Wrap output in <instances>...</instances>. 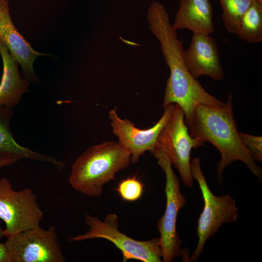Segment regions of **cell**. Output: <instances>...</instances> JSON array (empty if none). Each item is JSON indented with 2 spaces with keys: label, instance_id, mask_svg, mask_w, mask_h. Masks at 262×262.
Instances as JSON below:
<instances>
[{
  "label": "cell",
  "instance_id": "obj_13",
  "mask_svg": "<svg viewBox=\"0 0 262 262\" xmlns=\"http://www.w3.org/2000/svg\"><path fill=\"white\" fill-rule=\"evenodd\" d=\"M213 9L210 0H180L172 28L187 29L193 33H214Z\"/></svg>",
  "mask_w": 262,
  "mask_h": 262
},
{
  "label": "cell",
  "instance_id": "obj_18",
  "mask_svg": "<svg viewBox=\"0 0 262 262\" xmlns=\"http://www.w3.org/2000/svg\"><path fill=\"white\" fill-rule=\"evenodd\" d=\"M144 188V184L136 176H133L121 181L115 188V190L123 200L128 202H134L142 196Z\"/></svg>",
  "mask_w": 262,
  "mask_h": 262
},
{
  "label": "cell",
  "instance_id": "obj_9",
  "mask_svg": "<svg viewBox=\"0 0 262 262\" xmlns=\"http://www.w3.org/2000/svg\"><path fill=\"white\" fill-rule=\"evenodd\" d=\"M11 262H64L55 227L40 226L18 233L4 243Z\"/></svg>",
  "mask_w": 262,
  "mask_h": 262
},
{
  "label": "cell",
  "instance_id": "obj_20",
  "mask_svg": "<svg viewBox=\"0 0 262 262\" xmlns=\"http://www.w3.org/2000/svg\"><path fill=\"white\" fill-rule=\"evenodd\" d=\"M0 262H11L10 257L4 244L0 242Z\"/></svg>",
  "mask_w": 262,
  "mask_h": 262
},
{
  "label": "cell",
  "instance_id": "obj_7",
  "mask_svg": "<svg viewBox=\"0 0 262 262\" xmlns=\"http://www.w3.org/2000/svg\"><path fill=\"white\" fill-rule=\"evenodd\" d=\"M151 154L157 159L158 164L165 175L166 208L157 223V228L160 233L162 261L171 262L175 258L182 256L183 253L176 230V221L178 213L186 203V199L180 191V180L173 171L167 156L161 152Z\"/></svg>",
  "mask_w": 262,
  "mask_h": 262
},
{
  "label": "cell",
  "instance_id": "obj_21",
  "mask_svg": "<svg viewBox=\"0 0 262 262\" xmlns=\"http://www.w3.org/2000/svg\"><path fill=\"white\" fill-rule=\"evenodd\" d=\"M18 161L16 158L0 157V168L12 164Z\"/></svg>",
  "mask_w": 262,
  "mask_h": 262
},
{
  "label": "cell",
  "instance_id": "obj_15",
  "mask_svg": "<svg viewBox=\"0 0 262 262\" xmlns=\"http://www.w3.org/2000/svg\"><path fill=\"white\" fill-rule=\"evenodd\" d=\"M12 108L0 106V157L26 158L47 162L61 168L64 164L54 157L44 155L19 145L14 139L10 129V121L13 116Z\"/></svg>",
  "mask_w": 262,
  "mask_h": 262
},
{
  "label": "cell",
  "instance_id": "obj_22",
  "mask_svg": "<svg viewBox=\"0 0 262 262\" xmlns=\"http://www.w3.org/2000/svg\"><path fill=\"white\" fill-rule=\"evenodd\" d=\"M4 236H5L4 230L2 229L1 228L0 226V240Z\"/></svg>",
  "mask_w": 262,
  "mask_h": 262
},
{
  "label": "cell",
  "instance_id": "obj_11",
  "mask_svg": "<svg viewBox=\"0 0 262 262\" xmlns=\"http://www.w3.org/2000/svg\"><path fill=\"white\" fill-rule=\"evenodd\" d=\"M185 66L196 79L207 76L215 81L225 74L215 39L209 34L193 33L190 45L183 52Z\"/></svg>",
  "mask_w": 262,
  "mask_h": 262
},
{
  "label": "cell",
  "instance_id": "obj_19",
  "mask_svg": "<svg viewBox=\"0 0 262 262\" xmlns=\"http://www.w3.org/2000/svg\"><path fill=\"white\" fill-rule=\"evenodd\" d=\"M240 138L256 162H262V137L239 132Z\"/></svg>",
  "mask_w": 262,
  "mask_h": 262
},
{
  "label": "cell",
  "instance_id": "obj_6",
  "mask_svg": "<svg viewBox=\"0 0 262 262\" xmlns=\"http://www.w3.org/2000/svg\"><path fill=\"white\" fill-rule=\"evenodd\" d=\"M85 223L89 227L84 234L71 237L73 241L102 238L113 243L121 252L123 262L134 259L144 262H161L163 252L159 238L148 241H138L118 230V220L115 213L108 214L104 221L86 214Z\"/></svg>",
  "mask_w": 262,
  "mask_h": 262
},
{
  "label": "cell",
  "instance_id": "obj_5",
  "mask_svg": "<svg viewBox=\"0 0 262 262\" xmlns=\"http://www.w3.org/2000/svg\"><path fill=\"white\" fill-rule=\"evenodd\" d=\"M184 119V112L175 104L172 113L160 131L150 153H164L179 171L183 184L192 187L194 178L191 170V152L193 148L203 146L204 143L190 135Z\"/></svg>",
  "mask_w": 262,
  "mask_h": 262
},
{
  "label": "cell",
  "instance_id": "obj_8",
  "mask_svg": "<svg viewBox=\"0 0 262 262\" xmlns=\"http://www.w3.org/2000/svg\"><path fill=\"white\" fill-rule=\"evenodd\" d=\"M30 188L15 191L6 177L0 179V218L5 223V236L39 226L43 213Z\"/></svg>",
  "mask_w": 262,
  "mask_h": 262
},
{
  "label": "cell",
  "instance_id": "obj_1",
  "mask_svg": "<svg viewBox=\"0 0 262 262\" xmlns=\"http://www.w3.org/2000/svg\"><path fill=\"white\" fill-rule=\"evenodd\" d=\"M148 27L159 41L162 53L170 69L163 98L164 108L177 104L183 110L187 124L196 107L200 104L218 106L224 102L207 92L187 68L183 58V42L172 27L167 10L154 1L147 15Z\"/></svg>",
  "mask_w": 262,
  "mask_h": 262
},
{
  "label": "cell",
  "instance_id": "obj_4",
  "mask_svg": "<svg viewBox=\"0 0 262 262\" xmlns=\"http://www.w3.org/2000/svg\"><path fill=\"white\" fill-rule=\"evenodd\" d=\"M191 170L204 200L203 211L197 223L198 243L188 259L189 262H196L202 253L207 240L216 233L224 224L232 223L237 219L238 208L234 199L229 194L217 196L212 192L201 170L199 158H194L191 162Z\"/></svg>",
  "mask_w": 262,
  "mask_h": 262
},
{
  "label": "cell",
  "instance_id": "obj_2",
  "mask_svg": "<svg viewBox=\"0 0 262 262\" xmlns=\"http://www.w3.org/2000/svg\"><path fill=\"white\" fill-rule=\"evenodd\" d=\"M232 96L229 95L222 105H197L190 121L186 124L190 135L208 142L219 151L221 159L217 165L218 181L222 180L224 169L232 163H245L260 180L262 168L253 160L243 143L237 130L232 104Z\"/></svg>",
  "mask_w": 262,
  "mask_h": 262
},
{
  "label": "cell",
  "instance_id": "obj_16",
  "mask_svg": "<svg viewBox=\"0 0 262 262\" xmlns=\"http://www.w3.org/2000/svg\"><path fill=\"white\" fill-rule=\"evenodd\" d=\"M236 34L249 43L257 44L262 41V3L253 0L243 16Z\"/></svg>",
  "mask_w": 262,
  "mask_h": 262
},
{
  "label": "cell",
  "instance_id": "obj_12",
  "mask_svg": "<svg viewBox=\"0 0 262 262\" xmlns=\"http://www.w3.org/2000/svg\"><path fill=\"white\" fill-rule=\"evenodd\" d=\"M0 39L20 65L25 79L37 81L33 62L38 57L48 54L34 50L18 32L12 21L7 0H0Z\"/></svg>",
  "mask_w": 262,
  "mask_h": 262
},
{
  "label": "cell",
  "instance_id": "obj_10",
  "mask_svg": "<svg viewBox=\"0 0 262 262\" xmlns=\"http://www.w3.org/2000/svg\"><path fill=\"white\" fill-rule=\"evenodd\" d=\"M174 106L173 104L164 107V113L157 122L146 129L138 128L130 120L120 118L116 106L109 112L113 132L118 138V142L130 154L131 163H136L146 151L151 152L153 150L158 135L170 117Z\"/></svg>",
  "mask_w": 262,
  "mask_h": 262
},
{
  "label": "cell",
  "instance_id": "obj_3",
  "mask_svg": "<svg viewBox=\"0 0 262 262\" xmlns=\"http://www.w3.org/2000/svg\"><path fill=\"white\" fill-rule=\"evenodd\" d=\"M131 163L130 154L120 143L105 142L88 147L76 160L68 182L83 195L99 196L104 185Z\"/></svg>",
  "mask_w": 262,
  "mask_h": 262
},
{
  "label": "cell",
  "instance_id": "obj_17",
  "mask_svg": "<svg viewBox=\"0 0 262 262\" xmlns=\"http://www.w3.org/2000/svg\"><path fill=\"white\" fill-rule=\"evenodd\" d=\"M224 26L230 33L236 34L239 23L253 0H219Z\"/></svg>",
  "mask_w": 262,
  "mask_h": 262
},
{
  "label": "cell",
  "instance_id": "obj_14",
  "mask_svg": "<svg viewBox=\"0 0 262 262\" xmlns=\"http://www.w3.org/2000/svg\"><path fill=\"white\" fill-rule=\"evenodd\" d=\"M0 54L3 62L0 82V106L13 108L19 103L22 95L28 91L30 81L20 77L19 64L0 39Z\"/></svg>",
  "mask_w": 262,
  "mask_h": 262
},
{
  "label": "cell",
  "instance_id": "obj_23",
  "mask_svg": "<svg viewBox=\"0 0 262 262\" xmlns=\"http://www.w3.org/2000/svg\"><path fill=\"white\" fill-rule=\"evenodd\" d=\"M256 0L259 1L260 2L262 3V0Z\"/></svg>",
  "mask_w": 262,
  "mask_h": 262
}]
</instances>
